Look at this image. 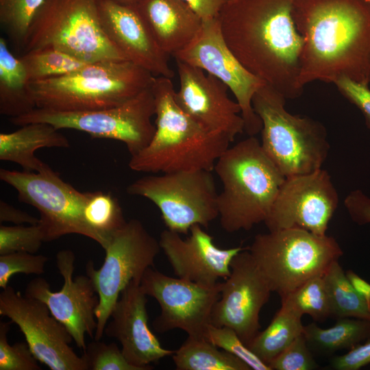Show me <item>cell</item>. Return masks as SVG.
<instances>
[{
	"mask_svg": "<svg viewBox=\"0 0 370 370\" xmlns=\"http://www.w3.org/2000/svg\"><path fill=\"white\" fill-rule=\"evenodd\" d=\"M293 18L304 38L299 84L347 77L370 84V1L295 0Z\"/></svg>",
	"mask_w": 370,
	"mask_h": 370,
	"instance_id": "1",
	"label": "cell"
},
{
	"mask_svg": "<svg viewBox=\"0 0 370 370\" xmlns=\"http://www.w3.org/2000/svg\"><path fill=\"white\" fill-rule=\"evenodd\" d=\"M295 0H228L219 19L225 40L251 73L286 99L301 95L304 38L293 18Z\"/></svg>",
	"mask_w": 370,
	"mask_h": 370,
	"instance_id": "2",
	"label": "cell"
},
{
	"mask_svg": "<svg viewBox=\"0 0 370 370\" xmlns=\"http://www.w3.org/2000/svg\"><path fill=\"white\" fill-rule=\"evenodd\" d=\"M172 79L154 77L151 85L155 101L156 131L149 144L131 156L130 169L144 173L212 171L230 147L225 136L198 123L180 106Z\"/></svg>",
	"mask_w": 370,
	"mask_h": 370,
	"instance_id": "3",
	"label": "cell"
},
{
	"mask_svg": "<svg viewBox=\"0 0 370 370\" xmlns=\"http://www.w3.org/2000/svg\"><path fill=\"white\" fill-rule=\"evenodd\" d=\"M214 170L223 186L217 197L221 227L232 233L264 222L286 177L255 136L229 147Z\"/></svg>",
	"mask_w": 370,
	"mask_h": 370,
	"instance_id": "4",
	"label": "cell"
},
{
	"mask_svg": "<svg viewBox=\"0 0 370 370\" xmlns=\"http://www.w3.org/2000/svg\"><path fill=\"white\" fill-rule=\"evenodd\" d=\"M154 77L129 60H108L30 86L38 108L86 111L122 104L149 88Z\"/></svg>",
	"mask_w": 370,
	"mask_h": 370,
	"instance_id": "5",
	"label": "cell"
},
{
	"mask_svg": "<svg viewBox=\"0 0 370 370\" xmlns=\"http://www.w3.org/2000/svg\"><path fill=\"white\" fill-rule=\"evenodd\" d=\"M286 99L265 84L254 95L252 106L262 124V149L282 174L289 177L321 169L330 145L324 125L288 112Z\"/></svg>",
	"mask_w": 370,
	"mask_h": 370,
	"instance_id": "6",
	"label": "cell"
},
{
	"mask_svg": "<svg viewBox=\"0 0 370 370\" xmlns=\"http://www.w3.org/2000/svg\"><path fill=\"white\" fill-rule=\"evenodd\" d=\"M247 249L271 291L281 299L308 280L323 276L343 254L332 236L299 228L258 234Z\"/></svg>",
	"mask_w": 370,
	"mask_h": 370,
	"instance_id": "7",
	"label": "cell"
},
{
	"mask_svg": "<svg viewBox=\"0 0 370 370\" xmlns=\"http://www.w3.org/2000/svg\"><path fill=\"white\" fill-rule=\"evenodd\" d=\"M47 47L88 63L128 60L106 35L97 0H45L32 21L22 51Z\"/></svg>",
	"mask_w": 370,
	"mask_h": 370,
	"instance_id": "8",
	"label": "cell"
},
{
	"mask_svg": "<svg viewBox=\"0 0 370 370\" xmlns=\"http://www.w3.org/2000/svg\"><path fill=\"white\" fill-rule=\"evenodd\" d=\"M155 101L151 86L119 106L94 110L58 111L36 108L10 118L15 125L43 122L60 129H73L95 138H109L125 143L131 156L145 149L151 140L156 126L151 123Z\"/></svg>",
	"mask_w": 370,
	"mask_h": 370,
	"instance_id": "9",
	"label": "cell"
},
{
	"mask_svg": "<svg viewBox=\"0 0 370 370\" xmlns=\"http://www.w3.org/2000/svg\"><path fill=\"white\" fill-rule=\"evenodd\" d=\"M157 241L138 219H131L110 237L105 247L101 267L95 269L93 262L86 265V273L91 279L99 295L95 309L97 328L95 340H101L111 312L122 291L132 280L140 282L146 269L153 267L160 251Z\"/></svg>",
	"mask_w": 370,
	"mask_h": 370,
	"instance_id": "10",
	"label": "cell"
},
{
	"mask_svg": "<svg viewBox=\"0 0 370 370\" xmlns=\"http://www.w3.org/2000/svg\"><path fill=\"white\" fill-rule=\"evenodd\" d=\"M126 191L152 201L169 230L188 234L195 225L207 227L219 217L218 193L210 171L193 170L142 177Z\"/></svg>",
	"mask_w": 370,
	"mask_h": 370,
	"instance_id": "11",
	"label": "cell"
},
{
	"mask_svg": "<svg viewBox=\"0 0 370 370\" xmlns=\"http://www.w3.org/2000/svg\"><path fill=\"white\" fill-rule=\"evenodd\" d=\"M0 179L15 188L21 202L38 210L46 242L70 234L92 238L83 215L87 192L64 182L50 166L39 172L1 169Z\"/></svg>",
	"mask_w": 370,
	"mask_h": 370,
	"instance_id": "12",
	"label": "cell"
},
{
	"mask_svg": "<svg viewBox=\"0 0 370 370\" xmlns=\"http://www.w3.org/2000/svg\"><path fill=\"white\" fill-rule=\"evenodd\" d=\"M173 56L225 84L241 107L245 132L249 136L260 132L262 124L254 110L252 99L266 83L249 71L233 53L222 34L219 17L202 21L195 38Z\"/></svg>",
	"mask_w": 370,
	"mask_h": 370,
	"instance_id": "13",
	"label": "cell"
},
{
	"mask_svg": "<svg viewBox=\"0 0 370 370\" xmlns=\"http://www.w3.org/2000/svg\"><path fill=\"white\" fill-rule=\"evenodd\" d=\"M152 267L146 269L140 285L160 305V314L153 322L154 329L160 333L180 329L188 336L204 338L223 282L202 285L172 278Z\"/></svg>",
	"mask_w": 370,
	"mask_h": 370,
	"instance_id": "14",
	"label": "cell"
},
{
	"mask_svg": "<svg viewBox=\"0 0 370 370\" xmlns=\"http://www.w3.org/2000/svg\"><path fill=\"white\" fill-rule=\"evenodd\" d=\"M0 314L18 326L34 356L50 369L88 370L70 346L71 335L42 301L8 286L0 293Z\"/></svg>",
	"mask_w": 370,
	"mask_h": 370,
	"instance_id": "15",
	"label": "cell"
},
{
	"mask_svg": "<svg viewBox=\"0 0 370 370\" xmlns=\"http://www.w3.org/2000/svg\"><path fill=\"white\" fill-rule=\"evenodd\" d=\"M338 203L331 177L321 168L286 177L264 223L269 231L299 228L325 236Z\"/></svg>",
	"mask_w": 370,
	"mask_h": 370,
	"instance_id": "16",
	"label": "cell"
},
{
	"mask_svg": "<svg viewBox=\"0 0 370 370\" xmlns=\"http://www.w3.org/2000/svg\"><path fill=\"white\" fill-rule=\"evenodd\" d=\"M75 260V254L71 250L58 251L56 266L64 279L62 288L53 292L45 279L36 278L27 284L25 295L45 303L51 314L66 328L76 346L84 351L86 335L95 337V309L99 298L93 282L87 275L73 277Z\"/></svg>",
	"mask_w": 370,
	"mask_h": 370,
	"instance_id": "17",
	"label": "cell"
},
{
	"mask_svg": "<svg viewBox=\"0 0 370 370\" xmlns=\"http://www.w3.org/2000/svg\"><path fill=\"white\" fill-rule=\"evenodd\" d=\"M230 269L213 307L211 324L232 328L248 345L260 332V312L272 291L247 247L234 256Z\"/></svg>",
	"mask_w": 370,
	"mask_h": 370,
	"instance_id": "18",
	"label": "cell"
},
{
	"mask_svg": "<svg viewBox=\"0 0 370 370\" xmlns=\"http://www.w3.org/2000/svg\"><path fill=\"white\" fill-rule=\"evenodd\" d=\"M180 106L206 129L221 134L233 142L245 132L241 109L227 95L228 87L201 69L176 60Z\"/></svg>",
	"mask_w": 370,
	"mask_h": 370,
	"instance_id": "19",
	"label": "cell"
},
{
	"mask_svg": "<svg viewBox=\"0 0 370 370\" xmlns=\"http://www.w3.org/2000/svg\"><path fill=\"white\" fill-rule=\"evenodd\" d=\"M190 235L183 239L180 234L165 230L160 235L159 243L174 274L179 278L206 286L214 285L230 274V264L241 246L221 249L213 237L195 225Z\"/></svg>",
	"mask_w": 370,
	"mask_h": 370,
	"instance_id": "20",
	"label": "cell"
},
{
	"mask_svg": "<svg viewBox=\"0 0 370 370\" xmlns=\"http://www.w3.org/2000/svg\"><path fill=\"white\" fill-rule=\"evenodd\" d=\"M140 283L132 280L122 291L104 333L121 343V351L129 362L143 370H151V363L171 356L175 351L163 347L149 328L147 295Z\"/></svg>",
	"mask_w": 370,
	"mask_h": 370,
	"instance_id": "21",
	"label": "cell"
},
{
	"mask_svg": "<svg viewBox=\"0 0 370 370\" xmlns=\"http://www.w3.org/2000/svg\"><path fill=\"white\" fill-rule=\"evenodd\" d=\"M101 27L109 40L134 64L154 75L172 79L168 56L135 5L97 0Z\"/></svg>",
	"mask_w": 370,
	"mask_h": 370,
	"instance_id": "22",
	"label": "cell"
},
{
	"mask_svg": "<svg viewBox=\"0 0 370 370\" xmlns=\"http://www.w3.org/2000/svg\"><path fill=\"white\" fill-rule=\"evenodd\" d=\"M135 6L167 55L186 47L202 25L201 18L183 0H140Z\"/></svg>",
	"mask_w": 370,
	"mask_h": 370,
	"instance_id": "23",
	"label": "cell"
},
{
	"mask_svg": "<svg viewBox=\"0 0 370 370\" xmlns=\"http://www.w3.org/2000/svg\"><path fill=\"white\" fill-rule=\"evenodd\" d=\"M69 139L53 125L30 123L10 133L0 134V160L20 165L23 171L39 172L48 166L35 156L41 148H69Z\"/></svg>",
	"mask_w": 370,
	"mask_h": 370,
	"instance_id": "24",
	"label": "cell"
},
{
	"mask_svg": "<svg viewBox=\"0 0 370 370\" xmlns=\"http://www.w3.org/2000/svg\"><path fill=\"white\" fill-rule=\"evenodd\" d=\"M27 70L20 58L0 38V114L10 118L26 114L37 108Z\"/></svg>",
	"mask_w": 370,
	"mask_h": 370,
	"instance_id": "25",
	"label": "cell"
},
{
	"mask_svg": "<svg viewBox=\"0 0 370 370\" xmlns=\"http://www.w3.org/2000/svg\"><path fill=\"white\" fill-rule=\"evenodd\" d=\"M304 335L313 354L330 356L341 349H351L369 339L370 320L342 318L328 328L311 323L304 325Z\"/></svg>",
	"mask_w": 370,
	"mask_h": 370,
	"instance_id": "26",
	"label": "cell"
},
{
	"mask_svg": "<svg viewBox=\"0 0 370 370\" xmlns=\"http://www.w3.org/2000/svg\"><path fill=\"white\" fill-rule=\"evenodd\" d=\"M282 306L271 322L259 332L248 347L264 363L269 364L284 350L298 336L304 333L300 314L287 301Z\"/></svg>",
	"mask_w": 370,
	"mask_h": 370,
	"instance_id": "27",
	"label": "cell"
},
{
	"mask_svg": "<svg viewBox=\"0 0 370 370\" xmlns=\"http://www.w3.org/2000/svg\"><path fill=\"white\" fill-rule=\"evenodd\" d=\"M171 357L177 370H251L242 360L205 338L188 336Z\"/></svg>",
	"mask_w": 370,
	"mask_h": 370,
	"instance_id": "28",
	"label": "cell"
},
{
	"mask_svg": "<svg viewBox=\"0 0 370 370\" xmlns=\"http://www.w3.org/2000/svg\"><path fill=\"white\" fill-rule=\"evenodd\" d=\"M330 304V317L370 320V305L354 289L338 261L323 275Z\"/></svg>",
	"mask_w": 370,
	"mask_h": 370,
	"instance_id": "29",
	"label": "cell"
},
{
	"mask_svg": "<svg viewBox=\"0 0 370 370\" xmlns=\"http://www.w3.org/2000/svg\"><path fill=\"white\" fill-rule=\"evenodd\" d=\"M83 215L92 240L103 249L112 235L126 223L116 198L102 191L87 192Z\"/></svg>",
	"mask_w": 370,
	"mask_h": 370,
	"instance_id": "30",
	"label": "cell"
},
{
	"mask_svg": "<svg viewBox=\"0 0 370 370\" xmlns=\"http://www.w3.org/2000/svg\"><path fill=\"white\" fill-rule=\"evenodd\" d=\"M30 82L60 77L89 64L60 49L47 47L34 49L19 57Z\"/></svg>",
	"mask_w": 370,
	"mask_h": 370,
	"instance_id": "31",
	"label": "cell"
},
{
	"mask_svg": "<svg viewBox=\"0 0 370 370\" xmlns=\"http://www.w3.org/2000/svg\"><path fill=\"white\" fill-rule=\"evenodd\" d=\"M45 0H0V23L12 42L22 49L32 21Z\"/></svg>",
	"mask_w": 370,
	"mask_h": 370,
	"instance_id": "32",
	"label": "cell"
},
{
	"mask_svg": "<svg viewBox=\"0 0 370 370\" xmlns=\"http://www.w3.org/2000/svg\"><path fill=\"white\" fill-rule=\"evenodd\" d=\"M281 300L287 301L302 315L316 321L330 318V304L323 276L314 277Z\"/></svg>",
	"mask_w": 370,
	"mask_h": 370,
	"instance_id": "33",
	"label": "cell"
},
{
	"mask_svg": "<svg viewBox=\"0 0 370 370\" xmlns=\"http://www.w3.org/2000/svg\"><path fill=\"white\" fill-rule=\"evenodd\" d=\"M43 242H46L45 232L39 223L28 226H0V255L14 252L36 254Z\"/></svg>",
	"mask_w": 370,
	"mask_h": 370,
	"instance_id": "34",
	"label": "cell"
},
{
	"mask_svg": "<svg viewBox=\"0 0 370 370\" xmlns=\"http://www.w3.org/2000/svg\"><path fill=\"white\" fill-rule=\"evenodd\" d=\"M204 338L220 349L242 360L251 369L271 370L270 367L260 360L230 328L217 327L210 324Z\"/></svg>",
	"mask_w": 370,
	"mask_h": 370,
	"instance_id": "35",
	"label": "cell"
},
{
	"mask_svg": "<svg viewBox=\"0 0 370 370\" xmlns=\"http://www.w3.org/2000/svg\"><path fill=\"white\" fill-rule=\"evenodd\" d=\"M82 357L88 370H143L129 362L114 343L95 340L86 345Z\"/></svg>",
	"mask_w": 370,
	"mask_h": 370,
	"instance_id": "36",
	"label": "cell"
},
{
	"mask_svg": "<svg viewBox=\"0 0 370 370\" xmlns=\"http://www.w3.org/2000/svg\"><path fill=\"white\" fill-rule=\"evenodd\" d=\"M11 323H0V370L42 369L27 342L9 344L8 334Z\"/></svg>",
	"mask_w": 370,
	"mask_h": 370,
	"instance_id": "37",
	"label": "cell"
},
{
	"mask_svg": "<svg viewBox=\"0 0 370 370\" xmlns=\"http://www.w3.org/2000/svg\"><path fill=\"white\" fill-rule=\"evenodd\" d=\"M48 258L27 252H14L0 255V287L8 286L10 278L17 273L41 275Z\"/></svg>",
	"mask_w": 370,
	"mask_h": 370,
	"instance_id": "38",
	"label": "cell"
},
{
	"mask_svg": "<svg viewBox=\"0 0 370 370\" xmlns=\"http://www.w3.org/2000/svg\"><path fill=\"white\" fill-rule=\"evenodd\" d=\"M269 366L271 370H313L319 367L304 333L276 356Z\"/></svg>",
	"mask_w": 370,
	"mask_h": 370,
	"instance_id": "39",
	"label": "cell"
},
{
	"mask_svg": "<svg viewBox=\"0 0 370 370\" xmlns=\"http://www.w3.org/2000/svg\"><path fill=\"white\" fill-rule=\"evenodd\" d=\"M341 95L354 104L362 113L367 127L370 129V89L347 77H341L334 83Z\"/></svg>",
	"mask_w": 370,
	"mask_h": 370,
	"instance_id": "40",
	"label": "cell"
},
{
	"mask_svg": "<svg viewBox=\"0 0 370 370\" xmlns=\"http://www.w3.org/2000/svg\"><path fill=\"white\" fill-rule=\"evenodd\" d=\"M370 363V338L341 356H333L330 366L335 370H358Z\"/></svg>",
	"mask_w": 370,
	"mask_h": 370,
	"instance_id": "41",
	"label": "cell"
},
{
	"mask_svg": "<svg viewBox=\"0 0 370 370\" xmlns=\"http://www.w3.org/2000/svg\"><path fill=\"white\" fill-rule=\"evenodd\" d=\"M351 219L358 225L370 223V198L360 190L351 191L344 200Z\"/></svg>",
	"mask_w": 370,
	"mask_h": 370,
	"instance_id": "42",
	"label": "cell"
},
{
	"mask_svg": "<svg viewBox=\"0 0 370 370\" xmlns=\"http://www.w3.org/2000/svg\"><path fill=\"white\" fill-rule=\"evenodd\" d=\"M201 18H217L228 0H183Z\"/></svg>",
	"mask_w": 370,
	"mask_h": 370,
	"instance_id": "43",
	"label": "cell"
},
{
	"mask_svg": "<svg viewBox=\"0 0 370 370\" xmlns=\"http://www.w3.org/2000/svg\"><path fill=\"white\" fill-rule=\"evenodd\" d=\"M0 222H11L15 225H23L24 223L34 225L39 223V219L1 200Z\"/></svg>",
	"mask_w": 370,
	"mask_h": 370,
	"instance_id": "44",
	"label": "cell"
},
{
	"mask_svg": "<svg viewBox=\"0 0 370 370\" xmlns=\"http://www.w3.org/2000/svg\"><path fill=\"white\" fill-rule=\"evenodd\" d=\"M345 274L356 291L370 305V284L351 269Z\"/></svg>",
	"mask_w": 370,
	"mask_h": 370,
	"instance_id": "45",
	"label": "cell"
},
{
	"mask_svg": "<svg viewBox=\"0 0 370 370\" xmlns=\"http://www.w3.org/2000/svg\"><path fill=\"white\" fill-rule=\"evenodd\" d=\"M116 3L126 5H135L140 0H108Z\"/></svg>",
	"mask_w": 370,
	"mask_h": 370,
	"instance_id": "46",
	"label": "cell"
},
{
	"mask_svg": "<svg viewBox=\"0 0 370 370\" xmlns=\"http://www.w3.org/2000/svg\"><path fill=\"white\" fill-rule=\"evenodd\" d=\"M368 1H370V0H368Z\"/></svg>",
	"mask_w": 370,
	"mask_h": 370,
	"instance_id": "47",
	"label": "cell"
}]
</instances>
